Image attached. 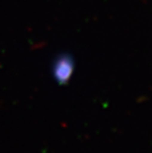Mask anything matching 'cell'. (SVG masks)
Masks as SVG:
<instances>
[{
    "mask_svg": "<svg viewBox=\"0 0 152 153\" xmlns=\"http://www.w3.org/2000/svg\"><path fill=\"white\" fill-rule=\"evenodd\" d=\"M73 64L71 60H67L66 58L59 60L54 66V76L60 84L66 83L72 73Z\"/></svg>",
    "mask_w": 152,
    "mask_h": 153,
    "instance_id": "1",
    "label": "cell"
}]
</instances>
